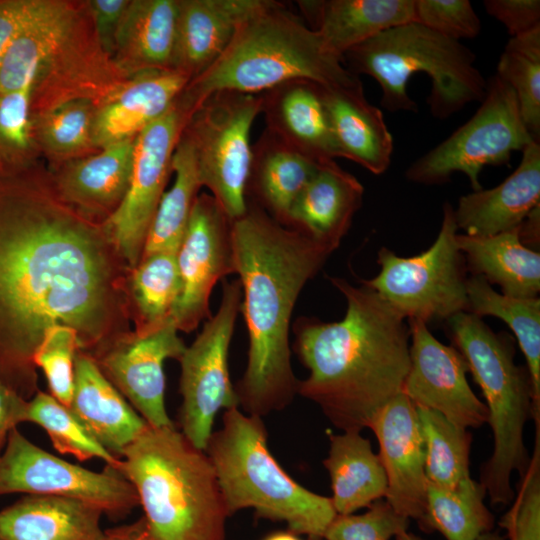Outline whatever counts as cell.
Wrapping results in <instances>:
<instances>
[{
    "mask_svg": "<svg viewBox=\"0 0 540 540\" xmlns=\"http://www.w3.org/2000/svg\"><path fill=\"white\" fill-rule=\"evenodd\" d=\"M130 271L40 162L0 178V381L27 401L39 391L33 355L52 326L92 358L132 332Z\"/></svg>",
    "mask_w": 540,
    "mask_h": 540,
    "instance_id": "obj_1",
    "label": "cell"
},
{
    "mask_svg": "<svg viewBox=\"0 0 540 540\" xmlns=\"http://www.w3.org/2000/svg\"><path fill=\"white\" fill-rule=\"evenodd\" d=\"M231 237L249 339L246 369L235 390L239 407L262 418L285 409L297 395L290 321L301 290L332 251L250 201L232 220Z\"/></svg>",
    "mask_w": 540,
    "mask_h": 540,
    "instance_id": "obj_2",
    "label": "cell"
},
{
    "mask_svg": "<svg viewBox=\"0 0 540 540\" xmlns=\"http://www.w3.org/2000/svg\"><path fill=\"white\" fill-rule=\"evenodd\" d=\"M344 296L340 321L299 317L294 351L308 370L297 395L318 405L343 432L369 428L378 412L403 389L410 367L406 320L375 291L329 277Z\"/></svg>",
    "mask_w": 540,
    "mask_h": 540,
    "instance_id": "obj_3",
    "label": "cell"
},
{
    "mask_svg": "<svg viewBox=\"0 0 540 540\" xmlns=\"http://www.w3.org/2000/svg\"><path fill=\"white\" fill-rule=\"evenodd\" d=\"M295 79L324 86L361 82L325 48L301 16L281 2L262 0L241 22L221 56L191 79L176 101L190 116L213 93L260 94Z\"/></svg>",
    "mask_w": 540,
    "mask_h": 540,
    "instance_id": "obj_4",
    "label": "cell"
},
{
    "mask_svg": "<svg viewBox=\"0 0 540 540\" xmlns=\"http://www.w3.org/2000/svg\"><path fill=\"white\" fill-rule=\"evenodd\" d=\"M149 540H225L229 517L214 467L176 426H148L121 454Z\"/></svg>",
    "mask_w": 540,
    "mask_h": 540,
    "instance_id": "obj_5",
    "label": "cell"
},
{
    "mask_svg": "<svg viewBox=\"0 0 540 540\" xmlns=\"http://www.w3.org/2000/svg\"><path fill=\"white\" fill-rule=\"evenodd\" d=\"M261 417L227 409L222 427L205 449L214 467L229 516L254 509L263 519L285 522L308 540H324L337 513L330 497L297 483L273 457Z\"/></svg>",
    "mask_w": 540,
    "mask_h": 540,
    "instance_id": "obj_6",
    "label": "cell"
},
{
    "mask_svg": "<svg viewBox=\"0 0 540 540\" xmlns=\"http://www.w3.org/2000/svg\"><path fill=\"white\" fill-rule=\"evenodd\" d=\"M447 333L464 357L485 399L493 451L482 465L480 483L492 505H508L515 491L511 477H522L530 462L524 427L533 419V389L526 366L515 362L513 338L494 332L482 318L460 312L446 320Z\"/></svg>",
    "mask_w": 540,
    "mask_h": 540,
    "instance_id": "obj_7",
    "label": "cell"
},
{
    "mask_svg": "<svg viewBox=\"0 0 540 540\" xmlns=\"http://www.w3.org/2000/svg\"><path fill=\"white\" fill-rule=\"evenodd\" d=\"M475 60L461 41L415 22L383 31L343 56L351 73L366 74L378 82L381 106L390 112L417 111L407 84L414 73H426L431 79L430 113L441 120L483 100L487 81Z\"/></svg>",
    "mask_w": 540,
    "mask_h": 540,
    "instance_id": "obj_8",
    "label": "cell"
},
{
    "mask_svg": "<svg viewBox=\"0 0 540 540\" xmlns=\"http://www.w3.org/2000/svg\"><path fill=\"white\" fill-rule=\"evenodd\" d=\"M18 46L34 70L31 116L76 99L98 106L130 78L103 50L86 1L56 0Z\"/></svg>",
    "mask_w": 540,
    "mask_h": 540,
    "instance_id": "obj_9",
    "label": "cell"
},
{
    "mask_svg": "<svg viewBox=\"0 0 540 540\" xmlns=\"http://www.w3.org/2000/svg\"><path fill=\"white\" fill-rule=\"evenodd\" d=\"M458 230L453 207L445 203L439 233L427 250L402 257L381 247L377 254L379 273L361 279V284L375 291L407 321L428 324L467 312V267L456 241Z\"/></svg>",
    "mask_w": 540,
    "mask_h": 540,
    "instance_id": "obj_10",
    "label": "cell"
},
{
    "mask_svg": "<svg viewBox=\"0 0 540 540\" xmlns=\"http://www.w3.org/2000/svg\"><path fill=\"white\" fill-rule=\"evenodd\" d=\"M261 103L260 94L213 93L190 114L181 132L191 146L201 186L231 220L247 208L250 131Z\"/></svg>",
    "mask_w": 540,
    "mask_h": 540,
    "instance_id": "obj_11",
    "label": "cell"
},
{
    "mask_svg": "<svg viewBox=\"0 0 540 540\" xmlns=\"http://www.w3.org/2000/svg\"><path fill=\"white\" fill-rule=\"evenodd\" d=\"M480 103L467 122L408 167V181L440 185L460 172L478 191L483 189L479 175L485 166L507 165L513 152L538 141L523 121L514 91L498 75L487 81Z\"/></svg>",
    "mask_w": 540,
    "mask_h": 540,
    "instance_id": "obj_12",
    "label": "cell"
},
{
    "mask_svg": "<svg viewBox=\"0 0 540 540\" xmlns=\"http://www.w3.org/2000/svg\"><path fill=\"white\" fill-rule=\"evenodd\" d=\"M241 301L239 280L224 281L217 312L208 318L178 360L182 396L180 431L195 447L204 451L218 412L239 408L235 386L229 376L228 352Z\"/></svg>",
    "mask_w": 540,
    "mask_h": 540,
    "instance_id": "obj_13",
    "label": "cell"
},
{
    "mask_svg": "<svg viewBox=\"0 0 540 540\" xmlns=\"http://www.w3.org/2000/svg\"><path fill=\"white\" fill-rule=\"evenodd\" d=\"M10 493L71 498L92 505L111 518L139 506L133 485L106 465L95 472L63 460L13 429L0 455V496Z\"/></svg>",
    "mask_w": 540,
    "mask_h": 540,
    "instance_id": "obj_14",
    "label": "cell"
},
{
    "mask_svg": "<svg viewBox=\"0 0 540 540\" xmlns=\"http://www.w3.org/2000/svg\"><path fill=\"white\" fill-rule=\"evenodd\" d=\"M189 115L175 103L134 140L130 182L118 208L102 226L132 270L139 263L146 236L165 193L172 158Z\"/></svg>",
    "mask_w": 540,
    "mask_h": 540,
    "instance_id": "obj_15",
    "label": "cell"
},
{
    "mask_svg": "<svg viewBox=\"0 0 540 540\" xmlns=\"http://www.w3.org/2000/svg\"><path fill=\"white\" fill-rule=\"evenodd\" d=\"M232 220L211 195L199 194L176 252L180 293L171 315L178 331L191 332L210 317L216 283L235 273Z\"/></svg>",
    "mask_w": 540,
    "mask_h": 540,
    "instance_id": "obj_16",
    "label": "cell"
},
{
    "mask_svg": "<svg viewBox=\"0 0 540 540\" xmlns=\"http://www.w3.org/2000/svg\"><path fill=\"white\" fill-rule=\"evenodd\" d=\"M172 319L146 333L134 330L94 357L104 376L154 428L175 424L165 406L164 362L186 349Z\"/></svg>",
    "mask_w": 540,
    "mask_h": 540,
    "instance_id": "obj_17",
    "label": "cell"
},
{
    "mask_svg": "<svg viewBox=\"0 0 540 540\" xmlns=\"http://www.w3.org/2000/svg\"><path fill=\"white\" fill-rule=\"evenodd\" d=\"M408 326L410 367L402 393L415 406L437 411L463 428L487 423V408L468 383L462 354L436 339L425 322L412 319Z\"/></svg>",
    "mask_w": 540,
    "mask_h": 540,
    "instance_id": "obj_18",
    "label": "cell"
},
{
    "mask_svg": "<svg viewBox=\"0 0 540 540\" xmlns=\"http://www.w3.org/2000/svg\"><path fill=\"white\" fill-rule=\"evenodd\" d=\"M379 443L387 477L385 500L421 526L426 506L425 448L416 406L404 394L392 398L369 427Z\"/></svg>",
    "mask_w": 540,
    "mask_h": 540,
    "instance_id": "obj_19",
    "label": "cell"
},
{
    "mask_svg": "<svg viewBox=\"0 0 540 540\" xmlns=\"http://www.w3.org/2000/svg\"><path fill=\"white\" fill-rule=\"evenodd\" d=\"M260 95L265 129L317 163L340 158L321 84L295 79Z\"/></svg>",
    "mask_w": 540,
    "mask_h": 540,
    "instance_id": "obj_20",
    "label": "cell"
},
{
    "mask_svg": "<svg viewBox=\"0 0 540 540\" xmlns=\"http://www.w3.org/2000/svg\"><path fill=\"white\" fill-rule=\"evenodd\" d=\"M135 138L48 169L60 198L85 217L104 222L127 192Z\"/></svg>",
    "mask_w": 540,
    "mask_h": 540,
    "instance_id": "obj_21",
    "label": "cell"
},
{
    "mask_svg": "<svg viewBox=\"0 0 540 540\" xmlns=\"http://www.w3.org/2000/svg\"><path fill=\"white\" fill-rule=\"evenodd\" d=\"M540 206V141L522 150L517 168L496 187L461 196L453 215L466 235L485 237L517 228Z\"/></svg>",
    "mask_w": 540,
    "mask_h": 540,
    "instance_id": "obj_22",
    "label": "cell"
},
{
    "mask_svg": "<svg viewBox=\"0 0 540 540\" xmlns=\"http://www.w3.org/2000/svg\"><path fill=\"white\" fill-rule=\"evenodd\" d=\"M189 81L176 70L147 71L130 77L96 107V147L135 138L172 107Z\"/></svg>",
    "mask_w": 540,
    "mask_h": 540,
    "instance_id": "obj_23",
    "label": "cell"
},
{
    "mask_svg": "<svg viewBox=\"0 0 540 540\" xmlns=\"http://www.w3.org/2000/svg\"><path fill=\"white\" fill-rule=\"evenodd\" d=\"M262 0H177L172 69L190 80L226 50L241 22Z\"/></svg>",
    "mask_w": 540,
    "mask_h": 540,
    "instance_id": "obj_24",
    "label": "cell"
},
{
    "mask_svg": "<svg viewBox=\"0 0 540 540\" xmlns=\"http://www.w3.org/2000/svg\"><path fill=\"white\" fill-rule=\"evenodd\" d=\"M364 187L335 160L322 162L293 204L287 227L334 252L362 205Z\"/></svg>",
    "mask_w": 540,
    "mask_h": 540,
    "instance_id": "obj_25",
    "label": "cell"
},
{
    "mask_svg": "<svg viewBox=\"0 0 540 540\" xmlns=\"http://www.w3.org/2000/svg\"><path fill=\"white\" fill-rule=\"evenodd\" d=\"M301 17L325 48L343 61L350 49L390 28L413 22L414 0H302Z\"/></svg>",
    "mask_w": 540,
    "mask_h": 540,
    "instance_id": "obj_26",
    "label": "cell"
},
{
    "mask_svg": "<svg viewBox=\"0 0 540 540\" xmlns=\"http://www.w3.org/2000/svg\"><path fill=\"white\" fill-rule=\"evenodd\" d=\"M69 408L94 439L119 458L149 426L104 376L95 360L80 350L74 364Z\"/></svg>",
    "mask_w": 540,
    "mask_h": 540,
    "instance_id": "obj_27",
    "label": "cell"
},
{
    "mask_svg": "<svg viewBox=\"0 0 540 540\" xmlns=\"http://www.w3.org/2000/svg\"><path fill=\"white\" fill-rule=\"evenodd\" d=\"M323 97L340 158L364 167L374 175L387 171L393 154V137L382 111L365 98L362 82L324 86Z\"/></svg>",
    "mask_w": 540,
    "mask_h": 540,
    "instance_id": "obj_28",
    "label": "cell"
},
{
    "mask_svg": "<svg viewBox=\"0 0 540 540\" xmlns=\"http://www.w3.org/2000/svg\"><path fill=\"white\" fill-rule=\"evenodd\" d=\"M102 514L79 500L26 495L0 511V540H105Z\"/></svg>",
    "mask_w": 540,
    "mask_h": 540,
    "instance_id": "obj_29",
    "label": "cell"
},
{
    "mask_svg": "<svg viewBox=\"0 0 540 540\" xmlns=\"http://www.w3.org/2000/svg\"><path fill=\"white\" fill-rule=\"evenodd\" d=\"M177 0H129L118 26L112 59L129 77L173 70Z\"/></svg>",
    "mask_w": 540,
    "mask_h": 540,
    "instance_id": "obj_30",
    "label": "cell"
},
{
    "mask_svg": "<svg viewBox=\"0 0 540 540\" xmlns=\"http://www.w3.org/2000/svg\"><path fill=\"white\" fill-rule=\"evenodd\" d=\"M320 164L265 129L252 146L247 201L286 226L293 204Z\"/></svg>",
    "mask_w": 540,
    "mask_h": 540,
    "instance_id": "obj_31",
    "label": "cell"
},
{
    "mask_svg": "<svg viewBox=\"0 0 540 540\" xmlns=\"http://www.w3.org/2000/svg\"><path fill=\"white\" fill-rule=\"evenodd\" d=\"M456 241L467 271L498 285L501 294L514 298H537L540 292V254L523 245L518 227L491 236L458 233Z\"/></svg>",
    "mask_w": 540,
    "mask_h": 540,
    "instance_id": "obj_32",
    "label": "cell"
},
{
    "mask_svg": "<svg viewBox=\"0 0 540 540\" xmlns=\"http://www.w3.org/2000/svg\"><path fill=\"white\" fill-rule=\"evenodd\" d=\"M328 456L323 460L330 480L337 515L354 514L387 494V477L378 454L361 432L330 435Z\"/></svg>",
    "mask_w": 540,
    "mask_h": 540,
    "instance_id": "obj_33",
    "label": "cell"
},
{
    "mask_svg": "<svg viewBox=\"0 0 540 540\" xmlns=\"http://www.w3.org/2000/svg\"><path fill=\"white\" fill-rule=\"evenodd\" d=\"M468 311L480 318L493 316L514 333L526 359L533 389V420L540 424V299L514 298L498 293L483 277L467 279Z\"/></svg>",
    "mask_w": 540,
    "mask_h": 540,
    "instance_id": "obj_34",
    "label": "cell"
},
{
    "mask_svg": "<svg viewBox=\"0 0 540 540\" xmlns=\"http://www.w3.org/2000/svg\"><path fill=\"white\" fill-rule=\"evenodd\" d=\"M486 490L471 476L452 488L427 481L425 515L420 529L438 531L446 540H477L492 531L494 516L484 503Z\"/></svg>",
    "mask_w": 540,
    "mask_h": 540,
    "instance_id": "obj_35",
    "label": "cell"
},
{
    "mask_svg": "<svg viewBox=\"0 0 540 540\" xmlns=\"http://www.w3.org/2000/svg\"><path fill=\"white\" fill-rule=\"evenodd\" d=\"M172 172L175 173L174 183L162 196L141 258L158 252H177L202 187L191 146L182 135L173 154Z\"/></svg>",
    "mask_w": 540,
    "mask_h": 540,
    "instance_id": "obj_36",
    "label": "cell"
},
{
    "mask_svg": "<svg viewBox=\"0 0 540 540\" xmlns=\"http://www.w3.org/2000/svg\"><path fill=\"white\" fill-rule=\"evenodd\" d=\"M96 107L76 99L31 116L35 141L50 169L100 150L93 138Z\"/></svg>",
    "mask_w": 540,
    "mask_h": 540,
    "instance_id": "obj_37",
    "label": "cell"
},
{
    "mask_svg": "<svg viewBox=\"0 0 540 540\" xmlns=\"http://www.w3.org/2000/svg\"><path fill=\"white\" fill-rule=\"evenodd\" d=\"M128 290L136 333L149 332L171 319L180 293L176 253L142 257L130 271Z\"/></svg>",
    "mask_w": 540,
    "mask_h": 540,
    "instance_id": "obj_38",
    "label": "cell"
},
{
    "mask_svg": "<svg viewBox=\"0 0 540 540\" xmlns=\"http://www.w3.org/2000/svg\"><path fill=\"white\" fill-rule=\"evenodd\" d=\"M425 448L427 481L452 488L470 477L472 433L441 413L416 406Z\"/></svg>",
    "mask_w": 540,
    "mask_h": 540,
    "instance_id": "obj_39",
    "label": "cell"
},
{
    "mask_svg": "<svg viewBox=\"0 0 540 540\" xmlns=\"http://www.w3.org/2000/svg\"><path fill=\"white\" fill-rule=\"evenodd\" d=\"M498 77L514 91L523 121L540 139V26L511 37L497 64Z\"/></svg>",
    "mask_w": 540,
    "mask_h": 540,
    "instance_id": "obj_40",
    "label": "cell"
},
{
    "mask_svg": "<svg viewBox=\"0 0 540 540\" xmlns=\"http://www.w3.org/2000/svg\"><path fill=\"white\" fill-rule=\"evenodd\" d=\"M26 422H32L43 428L59 453L70 454L80 461L98 458L106 465L119 470L121 458L98 443L70 408L51 394L39 390L28 401Z\"/></svg>",
    "mask_w": 540,
    "mask_h": 540,
    "instance_id": "obj_41",
    "label": "cell"
},
{
    "mask_svg": "<svg viewBox=\"0 0 540 540\" xmlns=\"http://www.w3.org/2000/svg\"><path fill=\"white\" fill-rule=\"evenodd\" d=\"M32 83L0 92V178L15 176L39 163L41 157L31 121Z\"/></svg>",
    "mask_w": 540,
    "mask_h": 540,
    "instance_id": "obj_42",
    "label": "cell"
},
{
    "mask_svg": "<svg viewBox=\"0 0 540 540\" xmlns=\"http://www.w3.org/2000/svg\"><path fill=\"white\" fill-rule=\"evenodd\" d=\"M79 351L76 332L67 326L48 328L33 355L36 368L44 372L50 394L69 407L74 388V364Z\"/></svg>",
    "mask_w": 540,
    "mask_h": 540,
    "instance_id": "obj_43",
    "label": "cell"
},
{
    "mask_svg": "<svg viewBox=\"0 0 540 540\" xmlns=\"http://www.w3.org/2000/svg\"><path fill=\"white\" fill-rule=\"evenodd\" d=\"M499 526L508 540H540V425H535L529 466L519 478L511 506Z\"/></svg>",
    "mask_w": 540,
    "mask_h": 540,
    "instance_id": "obj_44",
    "label": "cell"
},
{
    "mask_svg": "<svg viewBox=\"0 0 540 540\" xmlns=\"http://www.w3.org/2000/svg\"><path fill=\"white\" fill-rule=\"evenodd\" d=\"M409 523L410 519L398 514L385 499H380L362 514L336 515L324 540H390L408 530Z\"/></svg>",
    "mask_w": 540,
    "mask_h": 540,
    "instance_id": "obj_45",
    "label": "cell"
},
{
    "mask_svg": "<svg viewBox=\"0 0 540 540\" xmlns=\"http://www.w3.org/2000/svg\"><path fill=\"white\" fill-rule=\"evenodd\" d=\"M413 22L456 41L475 38L481 31L468 0H414Z\"/></svg>",
    "mask_w": 540,
    "mask_h": 540,
    "instance_id": "obj_46",
    "label": "cell"
},
{
    "mask_svg": "<svg viewBox=\"0 0 540 540\" xmlns=\"http://www.w3.org/2000/svg\"><path fill=\"white\" fill-rule=\"evenodd\" d=\"M55 0H0V55L32 22L47 13Z\"/></svg>",
    "mask_w": 540,
    "mask_h": 540,
    "instance_id": "obj_47",
    "label": "cell"
},
{
    "mask_svg": "<svg viewBox=\"0 0 540 540\" xmlns=\"http://www.w3.org/2000/svg\"><path fill=\"white\" fill-rule=\"evenodd\" d=\"M484 7L487 14L505 26L511 37L540 26L539 0H486Z\"/></svg>",
    "mask_w": 540,
    "mask_h": 540,
    "instance_id": "obj_48",
    "label": "cell"
},
{
    "mask_svg": "<svg viewBox=\"0 0 540 540\" xmlns=\"http://www.w3.org/2000/svg\"><path fill=\"white\" fill-rule=\"evenodd\" d=\"M86 3L97 38L112 58L115 35L129 0H88Z\"/></svg>",
    "mask_w": 540,
    "mask_h": 540,
    "instance_id": "obj_49",
    "label": "cell"
},
{
    "mask_svg": "<svg viewBox=\"0 0 540 540\" xmlns=\"http://www.w3.org/2000/svg\"><path fill=\"white\" fill-rule=\"evenodd\" d=\"M28 401L0 381V455L10 432L26 422Z\"/></svg>",
    "mask_w": 540,
    "mask_h": 540,
    "instance_id": "obj_50",
    "label": "cell"
},
{
    "mask_svg": "<svg viewBox=\"0 0 540 540\" xmlns=\"http://www.w3.org/2000/svg\"><path fill=\"white\" fill-rule=\"evenodd\" d=\"M518 235L521 243L536 250L540 241V206L534 208L518 226Z\"/></svg>",
    "mask_w": 540,
    "mask_h": 540,
    "instance_id": "obj_51",
    "label": "cell"
},
{
    "mask_svg": "<svg viewBox=\"0 0 540 540\" xmlns=\"http://www.w3.org/2000/svg\"><path fill=\"white\" fill-rule=\"evenodd\" d=\"M105 540H149L143 517L137 521L105 530Z\"/></svg>",
    "mask_w": 540,
    "mask_h": 540,
    "instance_id": "obj_52",
    "label": "cell"
},
{
    "mask_svg": "<svg viewBox=\"0 0 540 540\" xmlns=\"http://www.w3.org/2000/svg\"><path fill=\"white\" fill-rule=\"evenodd\" d=\"M263 540H302L299 535L291 532V531H279L275 533H271L267 537H265Z\"/></svg>",
    "mask_w": 540,
    "mask_h": 540,
    "instance_id": "obj_53",
    "label": "cell"
},
{
    "mask_svg": "<svg viewBox=\"0 0 540 540\" xmlns=\"http://www.w3.org/2000/svg\"><path fill=\"white\" fill-rule=\"evenodd\" d=\"M396 540H425L408 530L402 531L395 536Z\"/></svg>",
    "mask_w": 540,
    "mask_h": 540,
    "instance_id": "obj_54",
    "label": "cell"
},
{
    "mask_svg": "<svg viewBox=\"0 0 540 540\" xmlns=\"http://www.w3.org/2000/svg\"><path fill=\"white\" fill-rule=\"evenodd\" d=\"M477 540H504V538L498 532L489 531L479 536Z\"/></svg>",
    "mask_w": 540,
    "mask_h": 540,
    "instance_id": "obj_55",
    "label": "cell"
}]
</instances>
